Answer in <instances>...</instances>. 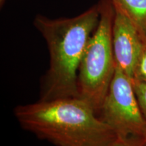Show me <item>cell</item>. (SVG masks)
I'll use <instances>...</instances> for the list:
<instances>
[{
  "label": "cell",
  "mask_w": 146,
  "mask_h": 146,
  "mask_svg": "<svg viewBox=\"0 0 146 146\" xmlns=\"http://www.w3.org/2000/svg\"><path fill=\"white\" fill-rule=\"evenodd\" d=\"M14 113L23 129L56 146H108L117 139L78 97L18 105Z\"/></svg>",
  "instance_id": "obj_2"
},
{
  "label": "cell",
  "mask_w": 146,
  "mask_h": 146,
  "mask_svg": "<svg viewBox=\"0 0 146 146\" xmlns=\"http://www.w3.org/2000/svg\"><path fill=\"white\" fill-rule=\"evenodd\" d=\"M143 146H146V141H145V144H144Z\"/></svg>",
  "instance_id": "obj_11"
},
{
  "label": "cell",
  "mask_w": 146,
  "mask_h": 146,
  "mask_svg": "<svg viewBox=\"0 0 146 146\" xmlns=\"http://www.w3.org/2000/svg\"><path fill=\"white\" fill-rule=\"evenodd\" d=\"M144 144L138 143H135V142H132L129 141H126V140L120 139L117 138L114 142H112V143L108 146H143Z\"/></svg>",
  "instance_id": "obj_9"
},
{
  "label": "cell",
  "mask_w": 146,
  "mask_h": 146,
  "mask_svg": "<svg viewBox=\"0 0 146 146\" xmlns=\"http://www.w3.org/2000/svg\"><path fill=\"white\" fill-rule=\"evenodd\" d=\"M100 18L98 3L74 17L54 19L41 14L35 17L34 26L46 42L50 54L39 100L78 97V67Z\"/></svg>",
  "instance_id": "obj_1"
},
{
  "label": "cell",
  "mask_w": 146,
  "mask_h": 146,
  "mask_svg": "<svg viewBox=\"0 0 146 146\" xmlns=\"http://www.w3.org/2000/svg\"><path fill=\"white\" fill-rule=\"evenodd\" d=\"M4 1H5V0H0V5H1V6H2V5H3Z\"/></svg>",
  "instance_id": "obj_10"
},
{
  "label": "cell",
  "mask_w": 146,
  "mask_h": 146,
  "mask_svg": "<svg viewBox=\"0 0 146 146\" xmlns=\"http://www.w3.org/2000/svg\"><path fill=\"white\" fill-rule=\"evenodd\" d=\"M98 115L117 138L145 143L146 120L139 105L133 82L117 66Z\"/></svg>",
  "instance_id": "obj_4"
},
{
  "label": "cell",
  "mask_w": 146,
  "mask_h": 146,
  "mask_svg": "<svg viewBox=\"0 0 146 146\" xmlns=\"http://www.w3.org/2000/svg\"><path fill=\"white\" fill-rule=\"evenodd\" d=\"M114 8L112 47L115 64L133 81L146 50V35L121 9L115 5Z\"/></svg>",
  "instance_id": "obj_5"
},
{
  "label": "cell",
  "mask_w": 146,
  "mask_h": 146,
  "mask_svg": "<svg viewBox=\"0 0 146 146\" xmlns=\"http://www.w3.org/2000/svg\"><path fill=\"white\" fill-rule=\"evenodd\" d=\"M138 81L146 83V50L140 60L133 81ZM132 81V82H133Z\"/></svg>",
  "instance_id": "obj_8"
},
{
  "label": "cell",
  "mask_w": 146,
  "mask_h": 146,
  "mask_svg": "<svg viewBox=\"0 0 146 146\" xmlns=\"http://www.w3.org/2000/svg\"><path fill=\"white\" fill-rule=\"evenodd\" d=\"M133 85L139 105L146 120V83L134 81Z\"/></svg>",
  "instance_id": "obj_7"
},
{
  "label": "cell",
  "mask_w": 146,
  "mask_h": 146,
  "mask_svg": "<svg viewBox=\"0 0 146 146\" xmlns=\"http://www.w3.org/2000/svg\"><path fill=\"white\" fill-rule=\"evenodd\" d=\"M100 18L78 70V97L88 102L98 114L116 70L112 47L114 8L111 0H99Z\"/></svg>",
  "instance_id": "obj_3"
},
{
  "label": "cell",
  "mask_w": 146,
  "mask_h": 146,
  "mask_svg": "<svg viewBox=\"0 0 146 146\" xmlns=\"http://www.w3.org/2000/svg\"><path fill=\"white\" fill-rule=\"evenodd\" d=\"M146 35V0H111Z\"/></svg>",
  "instance_id": "obj_6"
}]
</instances>
